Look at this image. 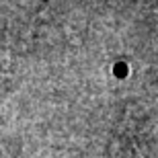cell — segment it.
<instances>
[{"label": "cell", "mask_w": 158, "mask_h": 158, "mask_svg": "<svg viewBox=\"0 0 158 158\" xmlns=\"http://www.w3.org/2000/svg\"><path fill=\"white\" fill-rule=\"evenodd\" d=\"M117 158H150V156H148V152L144 148H140L138 144H127Z\"/></svg>", "instance_id": "6da1fadb"}]
</instances>
